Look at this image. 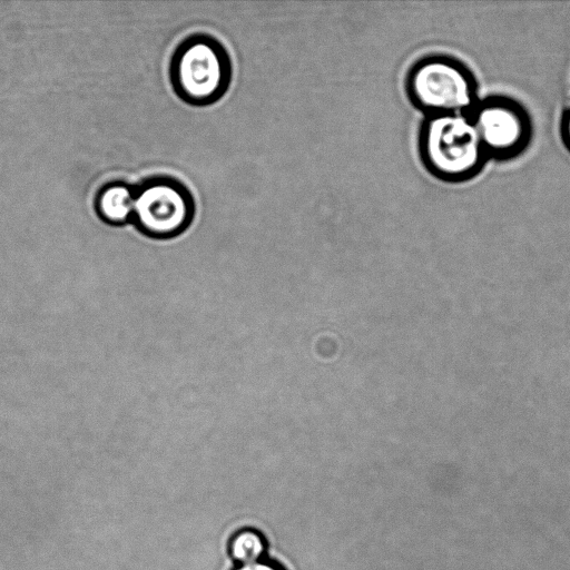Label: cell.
Wrapping results in <instances>:
<instances>
[{
  "mask_svg": "<svg viewBox=\"0 0 570 570\" xmlns=\"http://www.w3.org/2000/svg\"><path fill=\"white\" fill-rule=\"evenodd\" d=\"M468 116L489 161L517 159L532 142L534 126L531 114L511 96L492 94L480 97Z\"/></svg>",
  "mask_w": 570,
  "mask_h": 570,
  "instance_id": "5",
  "label": "cell"
},
{
  "mask_svg": "<svg viewBox=\"0 0 570 570\" xmlns=\"http://www.w3.org/2000/svg\"><path fill=\"white\" fill-rule=\"evenodd\" d=\"M135 204V185L125 180L104 184L94 198L96 215L111 226L131 224Z\"/></svg>",
  "mask_w": 570,
  "mask_h": 570,
  "instance_id": "6",
  "label": "cell"
},
{
  "mask_svg": "<svg viewBox=\"0 0 570 570\" xmlns=\"http://www.w3.org/2000/svg\"><path fill=\"white\" fill-rule=\"evenodd\" d=\"M267 541L256 529L245 528L237 531L228 544V552L238 564H249L265 558Z\"/></svg>",
  "mask_w": 570,
  "mask_h": 570,
  "instance_id": "7",
  "label": "cell"
},
{
  "mask_svg": "<svg viewBox=\"0 0 570 570\" xmlns=\"http://www.w3.org/2000/svg\"><path fill=\"white\" fill-rule=\"evenodd\" d=\"M195 213L191 191L176 177L153 175L135 185L131 224L147 237L169 239L183 234Z\"/></svg>",
  "mask_w": 570,
  "mask_h": 570,
  "instance_id": "4",
  "label": "cell"
},
{
  "mask_svg": "<svg viewBox=\"0 0 570 570\" xmlns=\"http://www.w3.org/2000/svg\"><path fill=\"white\" fill-rule=\"evenodd\" d=\"M232 76L230 56L212 35H189L173 51L169 80L176 96L190 106L205 107L220 100Z\"/></svg>",
  "mask_w": 570,
  "mask_h": 570,
  "instance_id": "3",
  "label": "cell"
},
{
  "mask_svg": "<svg viewBox=\"0 0 570 570\" xmlns=\"http://www.w3.org/2000/svg\"><path fill=\"white\" fill-rule=\"evenodd\" d=\"M404 83L407 99L424 116L468 115L480 99L472 69L446 53H429L415 60Z\"/></svg>",
  "mask_w": 570,
  "mask_h": 570,
  "instance_id": "2",
  "label": "cell"
},
{
  "mask_svg": "<svg viewBox=\"0 0 570 570\" xmlns=\"http://www.w3.org/2000/svg\"><path fill=\"white\" fill-rule=\"evenodd\" d=\"M417 151L425 170L450 184L472 180L489 163L471 119L463 114L424 116Z\"/></svg>",
  "mask_w": 570,
  "mask_h": 570,
  "instance_id": "1",
  "label": "cell"
},
{
  "mask_svg": "<svg viewBox=\"0 0 570 570\" xmlns=\"http://www.w3.org/2000/svg\"><path fill=\"white\" fill-rule=\"evenodd\" d=\"M234 570H286L283 566H281L276 561L268 560L266 558L249 563V564H243L237 566Z\"/></svg>",
  "mask_w": 570,
  "mask_h": 570,
  "instance_id": "9",
  "label": "cell"
},
{
  "mask_svg": "<svg viewBox=\"0 0 570 570\" xmlns=\"http://www.w3.org/2000/svg\"><path fill=\"white\" fill-rule=\"evenodd\" d=\"M559 135L566 150L570 154V106L567 107L560 117Z\"/></svg>",
  "mask_w": 570,
  "mask_h": 570,
  "instance_id": "8",
  "label": "cell"
}]
</instances>
